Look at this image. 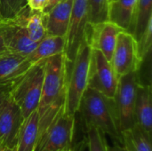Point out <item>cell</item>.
<instances>
[{
    "label": "cell",
    "instance_id": "obj_1",
    "mask_svg": "<svg viewBox=\"0 0 152 151\" xmlns=\"http://www.w3.org/2000/svg\"><path fill=\"white\" fill-rule=\"evenodd\" d=\"M68 61L60 53L47 58L44 67L42 93L38 107V137L45 132L66 101Z\"/></svg>",
    "mask_w": 152,
    "mask_h": 151
},
{
    "label": "cell",
    "instance_id": "obj_2",
    "mask_svg": "<svg viewBox=\"0 0 152 151\" xmlns=\"http://www.w3.org/2000/svg\"><path fill=\"white\" fill-rule=\"evenodd\" d=\"M80 115L85 126H94L113 142L122 143L118 115L114 98L87 87L80 101L77 112Z\"/></svg>",
    "mask_w": 152,
    "mask_h": 151
},
{
    "label": "cell",
    "instance_id": "obj_3",
    "mask_svg": "<svg viewBox=\"0 0 152 151\" xmlns=\"http://www.w3.org/2000/svg\"><path fill=\"white\" fill-rule=\"evenodd\" d=\"M88 31V29H87ZM92 47L86 33L77 53L68 67V77L66 86V109L71 115L78 111L82 96L88 87V75Z\"/></svg>",
    "mask_w": 152,
    "mask_h": 151
},
{
    "label": "cell",
    "instance_id": "obj_4",
    "mask_svg": "<svg viewBox=\"0 0 152 151\" xmlns=\"http://www.w3.org/2000/svg\"><path fill=\"white\" fill-rule=\"evenodd\" d=\"M45 60L31 65L14 82L10 97L20 109L23 117L37 110L42 93Z\"/></svg>",
    "mask_w": 152,
    "mask_h": 151
},
{
    "label": "cell",
    "instance_id": "obj_5",
    "mask_svg": "<svg viewBox=\"0 0 152 151\" xmlns=\"http://www.w3.org/2000/svg\"><path fill=\"white\" fill-rule=\"evenodd\" d=\"M76 115H71L64 104L53 120L39 136L34 151H57L70 147L75 131Z\"/></svg>",
    "mask_w": 152,
    "mask_h": 151
},
{
    "label": "cell",
    "instance_id": "obj_6",
    "mask_svg": "<svg viewBox=\"0 0 152 151\" xmlns=\"http://www.w3.org/2000/svg\"><path fill=\"white\" fill-rule=\"evenodd\" d=\"M30 9L26 5L14 18L4 19L0 24V35L8 51L28 56L37 47L28 36L25 21Z\"/></svg>",
    "mask_w": 152,
    "mask_h": 151
},
{
    "label": "cell",
    "instance_id": "obj_7",
    "mask_svg": "<svg viewBox=\"0 0 152 151\" xmlns=\"http://www.w3.org/2000/svg\"><path fill=\"white\" fill-rule=\"evenodd\" d=\"M139 84L137 70L118 77L114 100L117 106L121 133L135 125L134 108Z\"/></svg>",
    "mask_w": 152,
    "mask_h": 151
},
{
    "label": "cell",
    "instance_id": "obj_8",
    "mask_svg": "<svg viewBox=\"0 0 152 151\" xmlns=\"http://www.w3.org/2000/svg\"><path fill=\"white\" fill-rule=\"evenodd\" d=\"M118 83V77L115 73L110 61H108L99 50L92 48L88 87L94 89L110 98H114Z\"/></svg>",
    "mask_w": 152,
    "mask_h": 151
},
{
    "label": "cell",
    "instance_id": "obj_9",
    "mask_svg": "<svg viewBox=\"0 0 152 151\" xmlns=\"http://www.w3.org/2000/svg\"><path fill=\"white\" fill-rule=\"evenodd\" d=\"M87 0H74L67 34L64 53L68 63L74 61L89 27Z\"/></svg>",
    "mask_w": 152,
    "mask_h": 151
},
{
    "label": "cell",
    "instance_id": "obj_10",
    "mask_svg": "<svg viewBox=\"0 0 152 151\" xmlns=\"http://www.w3.org/2000/svg\"><path fill=\"white\" fill-rule=\"evenodd\" d=\"M141 61L142 58L139 53L136 39L131 33L121 31L118 34L110 61L115 73L119 77L130 72L136 71Z\"/></svg>",
    "mask_w": 152,
    "mask_h": 151
},
{
    "label": "cell",
    "instance_id": "obj_11",
    "mask_svg": "<svg viewBox=\"0 0 152 151\" xmlns=\"http://www.w3.org/2000/svg\"><path fill=\"white\" fill-rule=\"evenodd\" d=\"M23 116L16 103L9 96L0 110V147H15Z\"/></svg>",
    "mask_w": 152,
    "mask_h": 151
},
{
    "label": "cell",
    "instance_id": "obj_12",
    "mask_svg": "<svg viewBox=\"0 0 152 151\" xmlns=\"http://www.w3.org/2000/svg\"><path fill=\"white\" fill-rule=\"evenodd\" d=\"M124 31L110 20L88 27V38L92 48L99 50L108 61H111L118 34Z\"/></svg>",
    "mask_w": 152,
    "mask_h": 151
},
{
    "label": "cell",
    "instance_id": "obj_13",
    "mask_svg": "<svg viewBox=\"0 0 152 151\" xmlns=\"http://www.w3.org/2000/svg\"><path fill=\"white\" fill-rule=\"evenodd\" d=\"M74 0H61L45 13V29L47 36L65 37L70 20Z\"/></svg>",
    "mask_w": 152,
    "mask_h": 151
},
{
    "label": "cell",
    "instance_id": "obj_14",
    "mask_svg": "<svg viewBox=\"0 0 152 151\" xmlns=\"http://www.w3.org/2000/svg\"><path fill=\"white\" fill-rule=\"evenodd\" d=\"M135 125H138L152 136V92L151 85H140L137 89L134 108Z\"/></svg>",
    "mask_w": 152,
    "mask_h": 151
},
{
    "label": "cell",
    "instance_id": "obj_15",
    "mask_svg": "<svg viewBox=\"0 0 152 151\" xmlns=\"http://www.w3.org/2000/svg\"><path fill=\"white\" fill-rule=\"evenodd\" d=\"M139 0H114L110 3L109 20L130 32Z\"/></svg>",
    "mask_w": 152,
    "mask_h": 151
},
{
    "label": "cell",
    "instance_id": "obj_16",
    "mask_svg": "<svg viewBox=\"0 0 152 151\" xmlns=\"http://www.w3.org/2000/svg\"><path fill=\"white\" fill-rule=\"evenodd\" d=\"M31 64L27 56L5 51L0 53V82H4L17 77L24 73Z\"/></svg>",
    "mask_w": 152,
    "mask_h": 151
},
{
    "label": "cell",
    "instance_id": "obj_17",
    "mask_svg": "<svg viewBox=\"0 0 152 151\" xmlns=\"http://www.w3.org/2000/svg\"><path fill=\"white\" fill-rule=\"evenodd\" d=\"M38 137V115L35 110L23 118L20 125L17 142V151H34Z\"/></svg>",
    "mask_w": 152,
    "mask_h": 151
},
{
    "label": "cell",
    "instance_id": "obj_18",
    "mask_svg": "<svg viewBox=\"0 0 152 151\" xmlns=\"http://www.w3.org/2000/svg\"><path fill=\"white\" fill-rule=\"evenodd\" d=\"M65 49V37L58 36H45L38 42L37 47L31 53L27 56L28 61L33 65L40 61L60 53H63Z\"/></svg>",
    "mask_w": 152,
    "mask_h": 151
},
{
    "label": "cell",
    "instance_id": "obj_19",
    "mask_svg": "<svg viewBox=\"0 0 152 151\" xmlns=\"http://www.w3.org/2000/svg\"><path fill=\"white\" fill-rule=\"evenodd\" d=\"M122 144L128 151H152V136L138 125L121 133Z\"/></svg>",
    "mask_w": 152,
    "mask_h": 151
},
{
    "label": "cell",
    "instance_id": "obj_20",
    "mask_svg": "<svg viewBox=\"0 0 152 151\" xmlns=\"http://www.w3.org/2000/svg\"><path fill=\"white\" fill-rule=\"evenodd\" d=\"M152 20V0H139L134 14L131 33L137 43L144 34L148 24Z\"/></svg>",
    "mask_w": 152,
    "mask_h": 151
},
{
    "label": "cell",
    "instance_id": "obj_21",
    "mask_svg": "<svg viewBox=\"0 0 152 151\" xmlns=\"http://www.w3.org/2000/svg\"><path fill=\"white\" fill-rule=\"evenodd\" d=\"M25 26L29 37L34 42L38 43L46 36L45 13L44 12L30 11L26 18Z\"/></svg>",
    "mask_w": 152,
    "mask_h": 151
},
{
    "label": "cell",
    "instance_id": "obj_22",
    "mask_svg": "<svg viewBox=\"0 0 152 151\" xmlns=\"http://www.w3.org/2000/svg\"><path fill=\"white\" fill-rule=\"evenodd\" d=\"M110 0H87L89 24L91 26L109 20Z\"/></svg>",
    "mask_w": 152,
    "mask_h": 151
},
{
    "label": "cell",
    "instance_id": "obj_23",
    "mask_svg": "<svg viewBox=\"0 0 152 151\" xmlns=\"http://www.w3.org/2000/svg\"><path fill=\"white\" fill-rule=\"evenodd\" d=\"M89 151H108L106 135L94 126L86 127Z\"/></svg>",
    "mask_w": 152,
    "mask_h": 151
},
{
    "label": "cell",
    "instance_id": "obj_24",
    "mask_svg": "<svg viewBox=\"0 0 152 151\" xmlns=\"http://www.w3.org/2000/svg\"><path fill=\"white\" fill-rule=\"evenodd\" d=\"M26 5L27 0H0V10L4 19L14 18Z\"/></svg>",
    "mask_w": 152,
    "mask_h": 151
},
{
    "label": "cell",
    "instance_id": "obj_25",
    "mask_svg": "<svg viewBox=\"0 0 152 151\" xmlns=\"http://www.w3.org/2000/svg\"><path fill=\"white\" fill-rule=\"evenodd\" d=\"M23 74V73H22ZM18 76L15 78H12L11 80L8 81H4V82H0V110L4 103V101H6V99L10 96V92L11 89L14 84V82L17 80V78L20 77Z\"/></svg>",
    "mask_w": 152,
    "mask_h": 151
},
{
    "label": "cell",
    "instance_id": "obj_26",
    "mask_svg": "<svg viewBox=\"0 0 152 151\" xmlns=\"http://www.w3.org/2000/svg\"><path fill=\"white\" fill-rule=\"evenodd\" d=\"M48 4V0H27V5L30 11L45 12Z\"/></svg>",
    "mask_w": 152,
    "mask_h": 151
},
{
    "label": "cell",
    "instance_id": "obj_27",
    "mask_svg": "<svg viewBox=\"0 0 152 151\" xmlns=\"http://www.w3.org/2000/svg\"><path fill=\"white\" fill-rule=\"evenodd\" d=\"M108 151H128L122 143H119L118 142H113V145L109 147L108 146Z\"/></svg>",
    "mask_w": 152,
    "mask_h": 151
},
{
    "label": "cell",
    "instance_id": "obj_28",
    "mask_svg": "<svg viewBox=\"0 0 152 151\" xmlns=\"http://www.w3.org/2000/svg\"><path fill=\"white\" fill-rule=\"evenodd\" d=\"M61 0H48V4H47V6H46V8H45V10L44 12H48L51 8H53L56 4H58V3L61 2Z\"/></svg>",
    "mask_w": 152,
    "mask_h": 151
},
{
    "label": "cell",
    "instance_id": "obj_29",
    "mask_svg": "<svg viewBox=\"0 0 152 151\" xmlns=\"http://www.w3.org/2000/svg\"><path fill=\"white\" fill-rule=\"evenodd\" d=\"M5 51H8V50L6 49L5 44H4V40H3L1 35H0V53H4V52H5Z\"/></svg>",
    "mask_w": 152,
    "mask_h": 151
},
{
    "label": "cell",
    "instance_id": "obj_30",
    "mask_svg": "<svg viewBox=\"0 0 152 151\" xmlns=\"http://www.w3.org/2000/svg\"><path fill=\"white\" fill-rule=\"evenodd\" d=\"M1 151H17L16 150V146L15 147H11V148H2Z\"/></svg>",
    "mask_w": 152,
    "mask_h": 151
},
{
    "label": "cell",
    "instance_id": "obj_31",
    "mask_svg": "<svg viewBox=\"0 0 152 151\" xmlns=\"http://www.w3.org/2000/svg\"><path fill=\"white\" fill-rule=\"evenodd\" d=\"M57 151H72V149H71V147H65V148H62Z\"/></svg>",
    "mask_w": 152,
    "mask_h": 151
},
{
    "label": "cell",
    "instance_id": "obj_32",
    "mask_svg": "<svg viewBox=\"0 0 152 151\" xmlns=\"http://www.w3.org/2000/svg\"><path fill=\"white\" fill-rule=\"evenodd\" d=\"M4 18L3 17V15H2V12H1V10H0V22H1V21L4 20Z\"/></svg>",
    "mask_w": 152,
    "mask_h": 151
},
{
    "label": "cell",
    "instance_id": "obj_33",
    "mask_svg": "<svg viewBox=\"0 0 152 151\" xmlns=\"http://www.w3.org/2000/svg\"><path fill=\"white\" fill-rule=\"evenodd\" d=\"M2 150V147H0V151Z\"/></svg>",
    "mask_w": 152,
    "mask_h": 151
},
{
    "label": "cell",
    "instance_id": "obj_34",
    "mask_svg": "<svg viewBox=\"0 0 152 151\" xmlns=\"http://www.w3.org/2000/svg\"><path fill=\"white\" fill-rule=\"evenodd\" d=\"M3 20H2V21H3ZM2 21H1V22H2ZM1 22H0V24H1Z\"/></svg>",
    "mask_w": 152,
    "mask_h": 151
},
{
    "label": "cell",
    "instance_id": "obj_35",
    "mask_svg": "<svg viewBox=\"0 0 152 151\" xmlns=\"http://www.w3.org/2000/svg\"><path fill=\"white\" fill-rule=\"evenodd\" d=\"M111 1H114V0H110V2H111Z\"/></svg>",
    "mask_w": 152,
    "mask_h": 151
},
{
    "label": "cell",
    "instance_id": "obj_36",
    "mask_svg": "<svg viewBox=\"0 0 152 151\" xmlns=\"http://www.w3.org/2000/svg\"><path fill=\"white\" fill-rule=\"evenodd\" d=\"M72 151H73V150H72Z\"/></svg>",
    "mask_w": 152,
    "mask_h": 151
}]
</instances>
